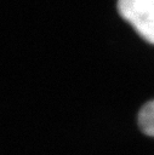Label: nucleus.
Wrapping results in <instances>:
<instances>
[{
    "mask_svg": "<svg viewBox=\"0 0 154 155\" xmlns=\"http://www.w3.org/2000/svg\"><path fill=\"white\" fill-rule=\"evenodd\" d=\"M120 16L154 45V0H118Z\"/></svg>",
    "mask_w": 154,
    "mask_h": 155,
    "instance_id": "obj_1",
    "label": "nucleus"
},
{
    "mask_svg": "<svg viewBox=\"0 0 154 155\" xmlns=\"http://www.w3.org/2000/svg\"><path fill=\"white\" fill-rule=\"evenodd\" d=\"M138 126L143 133L154 137V101L146 103L139 110Z\"/></svg>",
    "mask_w": 154,
    "mask_h": 155,
    "instance_id": "obj_2",
    "label": "nucleus"
}]
</instances>
